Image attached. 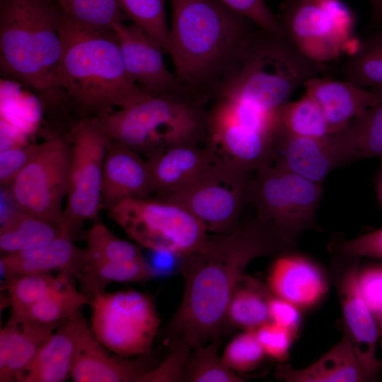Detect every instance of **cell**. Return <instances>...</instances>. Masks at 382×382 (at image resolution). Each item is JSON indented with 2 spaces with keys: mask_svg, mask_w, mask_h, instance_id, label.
I'll list each match as a JSON object with an SVG mask.
<instances>
[{
  "mask_svg": "<svg viewBox=\"0 0 382 382\" xmlns=\"http://www.w3.org/2000/svg\"><path fill=\"white\" fill-rule=\"evenodd\" d=\"M4 280L11 308L9 320L17 318L47 294L73 281L59 274L52 276L50 273L20 274L4 278Z\"/></svg>",
  "mask_w": 382,
  "mask_h": 382,
  "instance_id": "d6a6232c",
  "label": "cell"
},
{
  "mask_svg": "<svg viewBox=\"0 0 382 382\" xmlns=\"http://www.w3.org/2000/svg\"><path fill=\"white\" fill-rule=\"evenodd\" d=\"M267 285L272 294L303 312L316 308L328 294V271L310 257L292 250L276 256L270 267Z\"/></svg>",
  "mask_w": 382,
  "mask_h": 382,
  "instance_id": "e0dca14e",
  "label": "cell"
},
{
  "mask_svg": "<svg viewBox=\"0 0 382 382\" xmlns=\"http://www.w3.org/2000/svg\"><path fill=\"white\" fill-rule=\"evenodd\" d=\"M218 339L207 344L197 343L192 347L185 370L184 381H245L223 362L218 354Z\"/></svg>",
  "mask_w": 382,
  "mask_h": 382,
  "instance_id": "d590c367",
  "label": "cell"
},
{
  "mask_svg": "<svg viewBox=\"0 0 382 382\" xmlns=\"http://www.w3.org/2000/svg\"><path fill=\"white\" fill-rule=\"evenodd\" d=\"M277 137L238 123L216 103L206 114V145L218 160L248 173L271 164Z\"/></svg>",
  "mask_w": 382,
  "mask_h": 382,
  "instance_id": "2e32d148",
  "label": "cell"
},
{
  "mask_svg": "<svg viewBox=\"0 0 382 382\" xmlns=\"http://www.w3.org/2000/svg\"><path fill=\"white\" fill-rule=\"evenodd\" d=\"M256 333L267 357L279 363L287 362L291 347L298 337L296 335L272 321L257 328Z\"/></svg>",
  "mask_w": 382,
  "mask_h": 382,
  "instance_id": "b9f144b4",
  "label": "cell"
},
{
  "mask_svg": "<svg viewBox=\"0 0 382 382\" xmlns=\"http://www.w3.org/2000/svg\"><path fill=\"white\" fill-rule=\"evenodd\" d=\"M330 248L333 255L382 260V227L352 239L332 242Z\"/></svg>",
  "mask_w": 382,
  "mask_h": 382,
  "instance_id": "7bdbcfd3",
  "label": "cell"
},
{
  "mask_svg": "<svg viewBox=\"0 0 382 382\" xmlns=\"http://www.w3.org/2000/svg\"><path fill=\"white\" fill-rule=\"evenodd\" d=\"M155 197H164L185 187L219 161L213 151L199 143L170 146L146 158Z\"/></svg>",
  "mask_w": 382,
  "mask_h": 382,
  "instance_id": "603a6c76",
  "label": "cell"
},
{
  "mask_svg": "<svg viewBox=\"0 0 382 382\" xmlns=\"http://www.w3.org/2000/svg\"><path fill=\"white\" fill-rule=\"evenodd\" d=\"M71 156L67 134L54 133L42 143L6 188L16 208L63 228Z\"/></svg>",
  "mask_w": 382,
  "mask_h": 382,
  "instance_id": "9c48e42d",
  "label": "cell"
},
{
  "mask_svg": "<svg viewBox=\"0 0 382 382\" xmlns=\"http://www.w3.org/2000/svg\"><path fill=\"white\" fill-rule=\"evenodd\" d=\"M216 1L248 18L260 28L286 36L279 19L272 13L265 0Z\"/></svg>",
  "mask_w": 382,
  "mask_h": 382,
  "instance_id": "60d3db41",
  "label": "cell"
},
{
  "mask_svg": "<svg viewBox=\"0 0 382 382\" xmlns=\"http://www.w3.org/2000/svg\"><path fill=\"white\" fill-rule=\"evenodd\" d=\"M60 36L57 90L77 120L99 118L151 96L127 74L113 31L84 28L62 13Z\"/></svg>",
  "mask_w": 382,
  "mask_h": 382,
  "instance_id": "3957f363",
  "label": "cell"
},
{
  "mask_svg": "<svg viewBox=\"0 0 382 382\" xmlns=\"http://www.w3.org/2000/svg\"><path fill=\"white\" fill-rule=\"evenodd\" d=\"M271 164L322 185L328 175L344 164L336 132L306 137L282 129L275 139Z\"/></svg>",
  "mask_w": 382,
  "mask_h": 382,
  "instance_id": "ac0fdd59",
  "label": "cell"
},
{
  "mask_svg": "<svg viewBox=\"0 0 382 382\" xmlns=\"http://www.w3.org/2000/svg\"><path fill=\"white\" fill-rule=\"evenodd\" d=\"M360 258L333 255L328 271L340 303L344 334L352 342L362 361L381 374V363L376 357L380 332L359 285Z\"/></svg>",
  "mask_w": 382,
  "mask_h": 382,
  "instance_id": "5bb4252c",
  "label": "cell"
},
{
  "mask_svg": "<svg viewBox=\"0 0 382 382\" xmlns=\"http://www.w3.org/2000/svg\"><path fill=\"white\" fill-rule=\"evenodd\" d=\"M90 306L91 330L107 349L126 357L150 353L161 322L150 296L133 289L103 291Z\"/></svg>",
  "mask_w": 382,
  "mask_h": 382,
  "instance_id": "30bf717a",
  "label": "cell"
},
{
  "mask_svg": "<svg viewBox=\"0 0 382 382\" xmlns=\"http://www.w3.org/2000/svg\"><path fill=\"white\" fill-rule=\"evenodd\" d=\"M203 108L178 98L149 96L98 120L110 140L148 158L175 144L205 141Z\"/></svg>",
  "mask_w": 382,
  "mask_h": 382,
  "instance_id": "8992f818",
  "label": "cell"
},
{
  "mask_svg": "<svg viewBox=\"0 0 382 382\" xmlns=\"http://www.w3.org/2000/svg\"><path fill=\"white\" fill-rule=\"evenodd\" d=\"M53 1L70 20L91 30L113 31V27L127 18L117 0Z\"/></svg>",
  "mask_w": 382,
  "mask_h": 382,
  "instance_id": "836d02e7",
  "label": "cell"
},
{
  "mask_svg": "<svg viewBox=\"0 0 382 382\" xmlns=\"http://www.w3.org/2000/svg\"><path fill=\"white\" fill-rule=\"evenodd\" d=\"M191 346L179 340H169V352L158 366L149 370L140 382L184 381L185 370L191 352Z\"/></svg>",
  "mask_w": 382,
  "mask_h": 382,
  "instance_id": "ab89813d",
  "label": "cell"
},
{
  "mask_svg": "<svg viewBox=\"0 0 382 382\" xmlns=\"http://www.w3.org/2000/svg\"><path fill=\"white\" fill-rule=\"evenodd\" d=\"M67 134L71 156L63 229L75 240L103 208V167L110 139L96 117L78 120Z\"/></svg>",
  "mask_w": 382,
  "mask_h": 382,
  "instance_id": "8fae6325",
  "label": "cell"
},
{
  "mask_svg": "<svg viewBox=\"0 0 382 382\" xmlns=\"http://www.w3.org/2000/svg\"><path fill=\"white\" fill-rule=\"evenodd\" d=\"M274 375L286 382H367L377 381L380 374L362 361L343 334L340 342L309 366L297 369L287 362L279 363Z\"/></svg>",
  "mask_w": 382,
  "mask_h": 382,
  "instance_id": "7402d4cb",
  "label": "cell"
},
{
  "mask_svg": "<svg viewBox=\"0 0 382 382\" xmlns=\"http://www.w3.org/2000/svg\"><path fill=\"white\" fill-rule=\"evenodd\" d=\"M166 0H117L120 7L133 23L154 38L167 51L169 27Z\"/></svg>",
  "mask_w": 382,
  "mask_h": 382,
  "instance_id": "8d00e7d4",
  "label": "cell"
},
{
  "mask_svg": "<svg viewBox=\"0 0 382 382\" xmlns=\"http://www.w3.org/2000/svg\"><path fill=\"white\" fill-rule=\"evenodd\" d=\"M38 144L16 145L1 151L0 183L6 188L35 152Z\"/></svg>",
  "mask_w": 382,
  "mask_h": 382,
  "instance_id": "f6af8a7d",
  "label": "cell"
},
{
  "mask_svg": "<svg viewBox=\"0 0 382 382\" xmlns=\"http://www.w3.org/2000/svg\"><path fill=\"white\" fill-rule=\"evenodd\" d=\"M90 303L88 297L70 281L47 294L17 318L8 319L7 322L29 320L45 325H61L76 311Z\"/></svg>",
  "mask_w": 382,
  "mask_h": 382,
  "instance_id": "1f68e13d",
  "label": "cell"
},
{
  "mask_svg": "<svg viewBox=\"0 0 382 382\" xmlns=\"http://www.w3.org/2000/svg\"><path fill=\"white\" fill-rule=\"evenodd\" d=\"M157 276L150 263L139 261H108L91 259L78 278L79 289L90 301L112 283L145 282Z\"/></svg>",
  "mask_w": 382,
  "mask_h": 382,
  "instance_id": "f546056e",
  "label": "cell"
},
{
  "mask_svg": "<svg viewBox=\"0 0 382 382\" xmlns=\"http://www.w3.org/2000/svg\"><path fill=\"white\" fill-rule=\"evenodd\" d=\"M250 173L217 161L180 190L154 197L177 204L213 233H226L238 224L251 181Z\"/></svg>",
  "mask_w": 382,
  "mask_h": 382,
  "instance_id": "4fadbf2b",
  "label": "cell"
},
{
  "mask_svg": "<svg viewBox=\"0 0 382 382\" xmlns=\"http://www.w3.org/2000/svg\"><path fill=\"white\" fill-rule=\"evenodd\" d=\"M157 253L155 257L154 264H150L155 271L156 275L168 274L174 271L177 261L180 260V257L169 252L154 251Z\"/></svg>",
  "mask_w": 382,
  "mask_h": 382,
  "instance_id": "7dc6e473",
  "label": "cell"
},
{
  "mask_svg": "<svg viewBox=\"0 0 382 382\" xmlns=\"http://www.w3.org/2000/svg\"><path fill=\"white\" fill-rule=\"evenodd\" d=\"M376 190L377 199L382 207V159L376 178Z\"/></svg>",
  "mask_w": 382,
  "mask_h": 382,
  "instance_id": "681fc988",
  "label": "cell"
},
{
  "mask_svg": "<svg viewBox=\"0 0 382 382\" xmlns=\"http://www.w3.org/2000/svg\"><path fill=\"white\" fill-rule=\"evenodd\" d=\"M170 1L166 52L190 100L204 107L219 98L257 26L216 0Z\"/></svg>",
  "mask_w": 382,
  "mask_h": 382,
  "instance_id": "7a4b0ae2",
  "label": "cell"
},
{
  "mask_svg": "<svg viewBox=\"0 0 382 382\" xmlns=\"http://www.w3.org/2000/svg\"><path fill=\"white\" fill-rule=\"evenodd\" d=\"M322 185L272 164L256 170L251 179L248 202L257 216L272 225L295 245L300 235L316 229Z\"/></svg>",
  "mask_w": 382,
  "mask_h": 382,
  "instance_id": "ba28073f",
  "label": "cell"
},
{
  "mask_svg": "<svg viewBox=\"0 0 382 382\" xmlns=\"http://www.w3.org/2000/svg\"><path fill=\"white\" fill-rule=\"evenodd\" d=\"M272 294L267 284L245 274L232 293L226 319L242 330H256L270 321Z\"/></svg>",
  "mask_w": 382,
  "mask_h": 382,
  "instance_id": "f1b7e54d",
  "label": "cell"
},
{
  "mask_svg": "<svg viewBox=\"0 0 382 382\" xmlns=\"http://www.w3.org/2000/svg\"><path fill=\"white\" fill-rule=\"evenodd\" d=\"M379 30H382V21H381L379 24Z\"/></svg>",
  "mask_w": 382,
  "mask_h": 382,
  "instance_id": "f5cc1de1",
  "label": "cell"
},
{
  "mask_svg": "<svg viewBox=\"0 0 382 382\" xmlns=\"http://www.w3.org/2000/svg\"><path fill=\"white\" fill-rule=\"evenodd\" d=\"M266 357L256 330H243L227 345L221 359L231 370L248 372L257 369Z\"/></svg>",
  "mask_w": 382,
  "mask_h": 382,
  "instance_id": "f35d334b",
  "label": "cell"
},
{
  "mask_svg": "<svg viewBox=\"0 0 382 382\" xmlns=\"http://www.w3.org/2000/svg\"><path fill=\"white\" fill-rule=\"evenodd\" d=\"M113 32L126 71L136 84L151 96L172 97L195 103L175 74L167 68L163 58L165 51L154 38L133 23H117Z\"/></svg>",
  "mask_w": 382,
  "mask_h": 382,
  "instance_id": "9a60e30c",
  "label": "cell"
},
{
  "mask_svg": "<svg viewBox=\"0 0 382 382\" xmlns=\"http://www.w3.org/2000/svg\"><path fill=\"white\" fill-rule=\"evenodd\" d=\"M305 93L322 109L333 132L368 108L382 102V91L361 88L346 80L313 76L303 85Z\"/></svg>",
  "mask_w": 382,
  "mask_h": 382,
  "instance_id": "d4e9b609",
  "label": "cell"
},
{
  "mask_svg": "<svg viewBox=\"0 0 382 382\" xmlns=\"http://www.w3.org/2000/svg\"><path fill=\"white\" fill-rule=\"evenodd\" d=\"M345 163L369 158L382 159V102L368 108L337 131Z\"/></svg>",
  "mask_w": 382,
  "mask_h": 382,
  "instance_id": "83f0119b",
  "label": "cell"
},
{
  "mask_svg": "<svg viewBox=\"0 0 382 382\" xmlns=\"http://www.w3.org/2000/svg\"><path fill=\"white\" fill-rule=\"evenodd\" d=\"M64 231L58 224L15 207L1 216L0 251L3 255L34 248Z\"/></svg>",
  "mask_w": 382,
  "mask_h": 382,
  "instance_id": "4316f807",
  "label": "cell"
},
{
  "mask_svg": "<svg viewBox=\"0 0 382 382\" xmlns=\"http://www.w3.org/2000/svg\"><path fill=\"white\" fill-rule=\"evenodd\" d=\"M269 311L270 321L299 336L303 324V311L293 303L272 294L269 300Z\"/></svg>",
  "mask_w": 382,
  "mask_h": 382,
  "instance_id": "bcb514c9",
  "label": "cell"
},
{
  "mask_svg": "<svg viewBox=\"0 0 382 382\" xmlns=\"http://www.w3.org/2000/svg\"><path fill=\"white\" fill-rule=\"evenodd\" d=\"M62 16L53 0H0V69L39 93L49 107L66 108L56 86Z\"/></svg>",
  "mask_w": 382,
  "mask_h": 382,
  "instance_id": "277c9868",
  "label": "cell"
},
{
  "mask_svg": "<svg viewBox=\"0 0 382 382\" xmlns=\"http://www.w3.org/2000/svg\"><path fill=\"white\" fill-rule=\"evenodd\" d=\"M295 246L257 216L240 221L230 232L209 234L200 250L180 257L184 289L168 325L169 340H183L192 347L219 338L231 296L248 265Z\"/></svg>",
  "mask_w": 382,
  "mask_h": 382,
  "instance_id": "6da1fadb",
  "label": "cell"
},
{
  "mask_svg": "<svg viewBox=\"0 0 382 382\" xmlns=\"http://www.w3.org/2000/svg\"><path fill=\"white\" fill-rule=\"evenodd\" d=\"M108 214L136 242L153 251L182 257L200 250L209 236L185 208L154 197L124 199Z\"/></svg>",
  "mask_w": 382,
  "mask_h": 382,
  "instance_id": "52a82bcc",
  "label": "cell"
},
{
  "mask_svg": "<svg viewBox=\"0 0 382 382\" xmlns=\"http://www.w3.org/2000/svg\"><path fill=\"white\" fill-rule=\"evenodd\" d=\"M378 326L379 328L380 332V339H379V344L381 345V347L382 349V313L377 320Z\"/></svg>",
  "mask_w": 382,
  "mask_h": 382,
  "instance_id": "f907efd6",
  "label": "cell"
},
{
  "mask_svg": "<svg viewBox=\"0 0 382 382\" xmlns=\"http://www.w3.org/2000/svg\"><path fill=\"white\" fill-rule=\"evenodd\" d=\"M64 231L42 245L3 255L0 260L4 279L16 275L57 272L69 279H78L90 260L86 248L76 246Z\"/></svg>",
  "mask_w": 382,
  "mask_h": 382,
  "instance_id": "ffe728a7",
  "label": "cell"
},
{
  "mask_svg": "<svg viewBox=\"0 0 382 382\" xmlns=\"http://www.w3.org/2000/svg\"><path fill=\"white\" fill-rule=\"evenodd\" d=\"M94 336L90 328L85 333L73 367L75 382H140L151 368L149 354L126 357L111 355Z\"/></svg>",
  "mask_w": 382,
  "mask_h": 382,
  "instance_id": "cb8c5ba5",
  "label": "cell"
},
{
  "mask_svg": "<svg viewBox=\"0 0 382 382\" xmlns=\"http://www.w3.org/2000/svg\"><path fill=\"white\" fill-rule=\"evenodd\" d=\"M59 325L7 322L0 332V382H16Z\"/></svg>",
  "mask_w": 382,
  "mask_h": 382,
  "instance_id": "484cf974",
  "label": "cell"
},
{
  "mask_svg": "<svg viewBox=\"0 0 382 382\" xmlns=\"http://www.w3.org/2000/svg\"><path fill=\"white\" fill-rule=\"evenodd\" d=\"M89 328L81 309L76 311L55 330L16 382H62L71 378Z\"/></svg>",
  "mask_w": 382,
  "mask_h": 382,
  "instance_id": "44dd1931",
  "label": "cell"
},
{
  "mask_svg": "<svg viewBox=\"0 0 382 382\" xmlns=\"http://www.w3.org/2000/svg\"><path fill=\"white\" fill-rule=\"evenodd\" d=\"M86 238L90 260L139 261L146 259L137 245L118 238L100 222L92 226Z\"/></svg>",
  "mask_w": 382,
  "mask_h": 382,
  "instance_id": "74e56055",
  "label": "cell"
},
{
  "mask_svg": "<svg viewBox=\"0 0 382 382\" xmlns=\"http://www.w3.org/2000/svg\"><path fill=\"white\" fill-rule=\"evenodd\" d=\"M341 74L361 88L382 91V30L359 44L344 62Z\"/></svg>",
  "mask_w": 382,
  "mask_h": 382,
  "instance_id": "4dcf8cb0",
  "label": "cell"
},
{
  "mask_svg": "<svg viewBox=\"0 0 382 382\" xmlns=\"http://www.w3.org/2000/svg\"><path fill=\"white\" fill-rule=\"evenodd\" d=\"M325 65L308 59L287 37L257 27L247 39L218 98L277 112L306 81L327 70Z\"/></svg>",
  "mask_w": 382,
  "mask_h": 382,
  "instance_id": "5b68a950",
  "label": "cell"
},
{
  "mask_svg": "<svg viewBox=\"0 0 382 382\" xmlns=\"http://www.w3.org/2000/svg\"><path fill=\"white\" fill-rule=\"evenodd\" d=\"M279 116L282 128L296 136L318 138L333 133L319 105L306 94L286 103Z\"/></svg>",
  "mask_w": 382,
  "mask_h": 382,
  "instance_id": "e575fe53",
  "label": "cell"
},
{
  "mask_svg": "<svg viewBox=\"0 0 382 382\" xmlns=\"http://www.w3.org/2000/svg\"><path fill=\"white\" fill-rule=\"evenodd\" d=\"M372 6L371 22L377 23L382 19V0H370Z\"/></svg>",
  "mask_w": 382,
  "mask_h": 382,
  "instance_id": "c3c4849f",
  "label": "cell"
},
{
  "mask_svg": "<svg viewBox=\"0 0 382 382\" xmlns=\"http://www.w3.org/2000/svg\"><path fill=\"white\" fill-rule=\"evenodd\" d=\"M278 18L287 38L311 61L326 64L349 52L354 17L340 0H286Z\"/></svg>",
  "mask_w": 382,
  "mask_h": 382,
  "instance_id": "7c38bea8",
  "label": "cell"
},
{
  "mask_svg": "<svg viewBox=\"0 0 382 382\" xmlns=\"http://www.w3.org/2000/svg\"><path fill=\"white\" fill-rule=\"evenodd\" d=\"M153 194V183L146 158L110 139L103 167L102 207L109 212L124 199L148 198Z\"/></svg>",
  "mask_w": 382,
  "mask_h": 382,
  "instance_id": "d6986e66",
  "label": "cell"
},
{
  "mask_svg": "<svg viewBox=\"0 0 382 382\" xmlns=\"http://www.w3.org/2000/svg\"><path fill=\"white\" fill-rule=\"evenodd\" d=\"M357 276L362 296L377 322L382 313V263L359 265Z\"/></svg>",
  "mask_w": 382,
  "mask_h": 382,
  "instance_id": "ee69618b",
  "label": "cell"
},
{
  "mask_svg": "<svg viewBox=\"0 0 382 382\" xmlns=\"http://www.w3.org/2000/svg\"><path fill=\"white\" fill-rule=\"evenodd\" d=\"M380 361H381V371L380 376H381V379H382V357H381V359H380Z\"/></svg>",
  "mask_w": 382,
  "mask_h": 382,
  "instance_id": "816d5d0a",
  "label": "cell"
}]
</instances>
